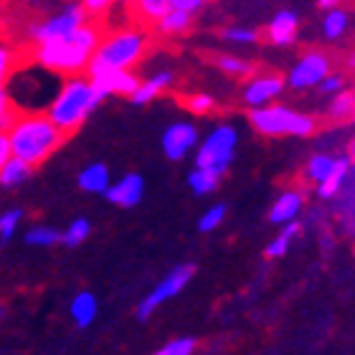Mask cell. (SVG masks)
<instances>
[{
	"label": "cell",
	"instance_id": "cell-1",
	"mask_svg": "<svg viewBox=\"0 0 355 355\" xmlns=\"http://www.w3.org/2000/svg\"><path fill=\"white\" fill-rule=\"evenodd\" d=\"M67 76L49 69L41 61L18 64L3 76V92L18 114H46L59 96Z\"/></svg>",
	"mask_w": 355,
	"mask_h": 355
},
{
	"label": "cell",
	"instance_id": "cell-2",
	"mask_svg": "<svg viewBox=\"0 0 355 355\" xmlns=\"http://www.w3.org/2000/svg\"><path fill=\"white\" fill-rule=\"evenodd\" d=\"M99 41H102L99 31L94 26L84 23V26L74 28L67 36L36 44V59L49 69H53V71H59V74L76 76L82 74L84 69H89L96 49H99Z\"/></svg>",
	"mask_w": 355,
	"mask_h": 355
},
{
	"label": "cell",
	"instance_id": "cell-3",
	"mask_svg": "<svg viewBox=\"0 0 355 355\" xmlns=\"http://www.w3.org/2000/svg\"><path fill=\"white\" fill-rule=\"evenodd\" d=\"M6 132L13 145V155L33 168L49 160L67 137V132H61L49 114H18Z\"/></svg>",
	"mask_w": 355,
	"mask_h": 355
},
{
	"label": "cell",
	"instance_id": "cell-4",
	"mask_svg": "<svg viewBox=\"0 0 355 355\" xmlns=\"http://www.w3.org/2000/svg\"><path fill=\"white\" fill-rule=\"evenodd\" d=\"M102 92L94 87V82L82 74L67 76V82L61 87L59 96L53 99V104L49 107V117L53 119V125L59 127L61 132H74L84 125V119L102 104Z\"/></svg>",
	"mask_w": 355,
	"mask_h": 355
},
{
	"label": "cell",
	"instance_id": "cell-5",
	"mask_svg": "<svg viewBox=\"0 0 355 355\" xmlns=\"http://www.w3.org/2000/svg\"><path fill=\"white\" fill-rule=\"evenodd\" d=\"M249 122L264 137H310L315 132V119L310 114L295 112L284 104L257 107L249 114Z\"/></svg>",
	"mask_w": 355,
	"mask_h": 355
},
{
	"label": "cell",
	"instance_id": "cell-6",
	"mask_svg": "<svg viewBox=\"0 0 355 355\" xmlns=\"http://www.w3.org/2000/svg\"><path fill=\"white\" fill-rule=\"evenodd\" d=\"M236 145H239V132L234 125H216L211 132L200 140L198 150H196V165L200 168H211L216 173H226L234 163V155H236Z\"/></svg>",
	"mask_w": 355,
	"mask_h": 355
},
{
	"label": "cell",
	"instance_id": "cell-7",
	"mask_svg": "<svg viewBox=\"0 0 355 355\" xmlns=\"http://www.w3.org/2000/svg\"><path fill=\"white\" fill-rule=\"evenodd\" d=\"M145 53V36L140 31H117L112 36L99 41L92 64L112 69H130L142 59Z\"/></svg>",
	"mask_w": 355,
	"mask_h": 355
},
{
	"label": "cell",
	"instance_id": "cell-8",
	"mask_svg": "<svg viewBox=\"0 0 355 355\" xmlns=\"http://www.w3.org/2000/svg\"><path fill=\"white\" fill-rule=\"evenodd\" d=\"M193 274H196V266L193 264H178L175 269H171V272L165 274L163 279L157 282L155 287L140 300V304H137V320H150L165 302L175 300V297L191 284Z\"/></svg>",
	"mask_w": 355,
	"mask_h": 355
},
{
	"label": "cell",
	"instance_id": "cell-9",
	"mask_svg": "<svg viewBox=\"0 0 355 355\" xmlns=\"http://www.w3.org/2000/svg\"><path fill=\"white\" fill-rule=\"evenodd\" d=\"M87 13L89 10L82 3H69L61 13L36 23V26H31V31H28L31 41H33V44H44V41H51V38L67 36V33H71L74 28H79V26L87 23Z\"/></svg>",
	"mask_w": 355,
	"mask_h": 355
},
{
	"label": "cell",
	"instance_id": "cell-10",
	"mask_svg": "<svg viewBox=\"0 0 355 355\" xmlns=\"http://www.w3.org/2000/svg\"><path fill=\"white\" fill-rule=\"evenodd\" d=\"M87 71H89V79L102 92L104 99L110 94L132 96L135 89L140 87V79L130 69H112V67H99V64H89Z\"/></svg>",
	"mask_w": 355,
	"mask_h": 355
},
{
	"label": "cell",
	"instance_id": "cell-11",
	"mask_svg": "<svg viewBox=\"0 0 355 355\" xmlns=\"http://www.w3.org/2000/svg\"><path fill=\"white\" fill-rule=\"evenodd\" d=\"M160 145H163V153L168 160H185V157L196 153L200 145L198 140V130L193 122H173L163 130V137H160Z\"/></svg>",
	"mask_w": 355,
	"mask_h": 355
},
{
	"label": "cell",
	"instance_id": "cell-12",
	"mask_svg": "<svg viewBox=\"0 0 355 355\" xmlns=\"http://www.w3.org/2000/svg\"><path fill=\"white\" fill-rule=\"evenodd\" d=\"M327 74H330V59H327L325 53L310 51V53H304L302 59L289 69L287 84L292 89H300V92H302V89L320 87Z\"/></svg>",
	"mask_w": 355,
	"mask_h": 355
},
{
	"label": "cell",
	"instance_id": "cell-13",
	"mask_svg": "<svg viewBox=\"0 0 355 355\" xmlns=\"http://www.w3.org/2000/svg\"><path fill=\"white\" fill-rule=\"evenodd\" d=\"M282 92H284V79H282V76H277V74L254 76L244 87V104L252 107V110L266 107V104H272Z\"/></svg>",
	"mask_w": 355,
	"mask_h": 355
},
{
	"label": "cell",
	"instance_id": "cell-14",
	"mask_svg": "<svg viewBox=\"0 0 355 355\" xmlns=\"http://www.w3.org/2000/svg\"><path fill=\"white\" fill-rule=\"evenodd\" d=\"M142 196H145V180L140 173H127V175L117 178L110 185V191L104 193V198L119 208H135L142 200Z\"/></svg>",
	"mask_w": 355,
	"mask_h": 355
},
{
	"label": "cell",
	"instance_id": "cell-15",
	"mask_svg": "<svg viewBox=\"0 0 355 355\" xmlns=\"http://www.w3.org/2000/svg\"><path fill=\"white\" fill-rule=\"evenodd\" d=\"M304 208V193L297 191V188H289V191H282L277 198H274L272 208H269V221L274 226H284V223L300 221V214Z\"/></svg>",
	"mask_w": 355,
	"mask_h": 355
},
{
	"label": "cell",
	"instance_id": "cell-16",
	"mask_svg": "<svg viewBox=\"0 0 355 355\" xmlns=\"http://www.w3.org/2000/svg\"><path fill=\"white\" fill-rule=\"evenodd\" d=\"M297 13L295 10H279V13L272 15V21H269V26H266V38H269V44L279 46V49H284V46H292L297 38Z\"/></svg>",
	"mask_w": 355,
	"mask_h": 355
},
{
	"label": "cell",
	"instance_id": "cell-17",
	"mask_svg": "<svg viewBox=\"0 0 355 355\" xmlns=\"http://www.w3.org/2000/svg\"><path fill=\"white\" fill-rule=\"evenodd\" d=\"M350 173H353V160H350V157H338V165H335V171L330 173V175H327L320 185H315V193H318V198H322V200L338 198V196L345 191V185H348Z\"/></svg>",
	"mask_w": 355,
	"mask_h": 355
},
{
	"label": "cell",
	"instance_id": "cell-18",
	"mask_svg": "<svg viewBox=\"0 0 355 355\" xmlns=\"http://www.w3.org/2000/svg\"><path fill=\"white\" fill-rule=\"evenodd\" d=\"M114 183L110 178V168L104 163H89L87 168L79 171L76 175V185L82 188L84 193H92V196H104L110 191V185Z\"/></svg>",
	"mask_w": 355,
	"mask_h": 355
},
{
	"label": "cell",
	"instance_id": "cell-19",
	"mask_svg": "<svg viewBox=\"0 0 355 355\" xmlns=\"http://www.w3.org/2000/svg\"><path fill=\"white\" fill-rule=\"evenodd\" d=\"M96 312H99V302H96V297L84 289V292H76L74 300L69 302V318L74 322L76 327H89L92 322L96 320Z\"/></svg>",
	"mask_w": 355,
	"mask_h": 355
},
{
	"label": "cell",
	"instance_id": "cell-20",
	"mask_svg": "<svg viewBox=\"0 0 355 355\" xmlns=\"http://www.w3.org/2000/svg\"><path fill=\"white\" fill-rule=\"evenodd\" d=\"M171 84H173V71H157V74H153L150 79L140 82V87L135 89V94L130 96V99H132V104H148L163 94Z\"/></svg>",
	"mask_w": 355,
	"mask_h": 355
},
{
	"label": "cell",
	"instance_id": "cell-21",
	"mask_svg": "<svg viewBox=\"0 0 355 355\" xmlns=\"http://www.w3.org/2000/svg\"><path fill=\"white\" fill-rule=\"evenodd\" d=\"M33 165L21 160V157H8L6 163H0V185L3 188H18L31 178Z\"/></svg>",
	"mask_w": 355,
	"mask_h": 355
},
{
	"label": "cell",
	"instance_id": "cell-22",
	"mask_svg": "<svg viewBox=\"0 0 355 355\" xmlns=\"http://www.w3.org/2000/svg\"><path fill=\"white\" fill-rule=\"evenodd\" d=\"M300 231H302V223H300V221H292V223H284V226H279V234H277V236H274L264 249L266 259H282V257L289 252L292 241L300 236Z\"/></svg>",
	"mask_w": 355,
	"mask_h": 355
},
{
	"label": "cell",
	"instance_id": "cell-23",
	"mask_svg": "<svg viewBox=\"0 0 355 355\" xmlns=\"http://www.w3.org/2000/svg\"><path fill=\"white\" fill-rule=\"evenodd\" d=\"M335 165H338V155H330V153H315V155L307 160V165H304V178H307L312 185H320L330 173L335 171Z\"/></svg>",
	"mask_w": 355,
	"mask_h": 355
},
{
	"label": "cell",
	"instance_id": "cell-24",
	"mask_svg": "<svg viewBox=\"0 0 355 355\" xmlns=\"http://www.w3.org/2000/svg\"><path fill=\"white\" fill-rule=\"evenodd\" d=\"M218 183H221V173L211 171V168L196 165V168L188 173V188H191L196 196H211V193L218 188Z\"/></svg>",
	"mask_w": 355,
	"mask_h": 355
},
{
	"label": "cell",
	"instance_id": "cell-25",
	"mask_svg": "<svg viewBox=\"0 0 355 355\" xmlns=\"http://www.w3.org/2000/svg\"><path fill=\"white\" fill-rule=\"evenodd\" d=\"M327 117L335 122H345V119L355 117V92H345L340 89L338 94H333V102L327 107Z\"/></svg>",
	"mask_w": 355,
	"mask_h": 355
},
{
	"label": "cell",
	"instance_id": "cell-26",
	"mask_svg": "<svg viewBox=\"0 0 355 355\" xmlns=\"http://www.w3.org/2000/svg\"><path fill=\"white\" fill-rule=\"evenodd\" d=\"M26 244L36 246V249H49L53 244H61V231L46 226V223H36L26 231Z\"/></svg>",
	"mask_w": 355,
	"mask_h": 355
},
{
	"label": "cell",
	"instance_id": "cell-27",
	"mask_svg": "<svg viewBox=\"0 0 355 355\" xmlns=\"http://www.w3.org/2000/svg\"><path fill=\"white\" fill-rule=\"evenodd\" d=\"M191 26V13L188 10H180V8H171L168 13L157 21V31L165 33V36H173V33H183Z\"/></svg>",
	"mask_w": 355,
	"mask_h": 355
},
{
	"label": "cell",
	"instance_id": "cell-28",
	"mask_svg": "<svg viewBox=\"0 0 355 355\" xmlns=\"http://www.w3.org/2000/svg\"><path fill=\"white\" fill-rule=\"evenodd\" d=\"M348 13L343 8H333V10H325V21H322V33H325L327 41H338V38L348 31Z\"/></svg>",
	"mask_w": 355,
	"mask_h": 355
},
{
	"label": "cell",
	"instance_id": "cell-29",
	"mask_svg": "<svg viewBox=\"0 0 355 355\" xmlns=\"http://www.w3.org/2000/svg\"><path fill=\"white\" fill-rule=\"evenodd\" d=\"M89 234H92V223H89L87 218H74L67 229L61 231V244L69 246V249L82 246L84 241L89 239Z\"/></svg>",
	"mask_w": 355,
	"mask_h": 355
},
{
	"label": "cell",
	"instance_id": "cell-30",
	"mask_svg": "<svg viewBox=\"0 0 355 355\" xmlns=\"http://www.w3.org/2000/svg\"><path fill=\"white\" fill-rule=\"evenodd\" d=\"M23 211L21 208H8V211H3L0 214V239L3 241H10V239L18 234V229H21V223H23Z\"/></svg>",
	"mask_w": 355,
	"mask_h": 355
},
{
	"label": "cell",
	"instance_id": "cell-31",
	"mask_svg": "<svg viewBox=\"0 0 355 355\" xmlns=\"http://www.w3.org/2000/svg\"><path fill=\"white\" fill-rule=\"evenodd\" d=\"M223 221H226V206H223V203H214V206L206 208V211L200 214L198 231L200 234H211V231L218 229Z\"/></svg>",
	"mask_w": 355,
	"mask_h": 355
},
{
	"label": "cell",
	"instance_id": "cell-32",
	"mask_svg": "<svg viewBox=\"0 0 355 355\" xmlns=\"http://www.w3.org/2000/svg\"><path fill=\"white\" fill-rule=\"evenodd\" d=\"M135 6L145 21H160L173 8V3L171 0H135Z\"/></svg>",
	"mask_w": 355,
	"mask_h": 355
},
{
	"label": "cell",
	"instance_id": "cell-33",
	"mask_svg": "<svg viewBox=\"0 0 355 355\" xmlns=\"http://www.w3.org/2000/svg\"><path fill=\"white\" fill-rule=\"evenodd\" d=\"M218 64V69H221L223 74H229V76H252L254 67L249 64L246 59H239V56H221V59L216 61Z\"/></svg>",
	"mask_w": 355,
	"mask_h": 355
},
{
	"label": "cell",
	"instance_id": "cell-34",
	"mask_svg": "<svg viewBox=\"0 0 355 355\" xmlns=\"http://www.w3.org/2000/svg\"><path fill=\"white\" fill-rule=\"evenodd\" d=\"M223 38L234 46H254L259 41V33L254 28H246V26H231L223 31Z\"/></svg>",
	"mask_w": 355,
	"mask_h": 355
},
{
	"label": "cell",
	"instance_id": "cell-35",
	"mask_svg": "<svg viewBox=\"0 0 355 355\" xmlns=\"http://www.w3.org/2000/svg\"><path fill=\"white\" fill-rule=\"evenodd\" d=\"M196 340L193 338H175V340L165 343L163 348H157L153 355H193Z\"/></svg>",
	"mask_w": 355,
	"mask_h": 355
},
{
	"label": "cell",
	"instance_id": "cell-36",
	"mask_svg": "<svg viewBox=\"0 0 355 355\" xmlns=\"http://www.w3.org/2000/svg\"><path fill=\"white\" fill-rule=\"evenodd\" d=\"M188 110H191L193 114H208V112L214 110V96H211V94L188 96Z\"/></svg>",
	"mask_w": 355,
	"mask_h": 355
},
{
	"label": "cell",
	"instance_id": "cell-37",
	"mask_svg": "<svg viewBox=\"0 0 355 355\" xmlns=\"http://www.w3.org/2000/svg\"><path fill=\"white\" fill-rule=\"evenodd\" d=\"M343 84H345V82H343V76H338V74H327L318 89L322 92V94H338V92L343 89Z\"/></svg>",
	"mask_w": 355,
	"mask_h": 355
},
{
	"label": "cell",
	"instance_id": "cell-38",
	"mask_svg": "<svg viewBox=\"0 0 355 355\" xmlns=\"http://www.w3.org/2000/svg\"><path fill=\"white\" fill-rule=\"evenodd\" d=\"M173 8H180V10H188V13H196L206 0H171Z\"/></svg>",
	"mask_w": 355,
	"mask_h": 355
},
{
	"label": "cell",
	"instance_id": "cell-39",
	"mask_svg": "<svg viewBox=\"0 0 355 355\" xmlns=\"http://www.w3.org/2000/svg\"><path fill=\"white\" fill-rule=\"evenodd\" d=\"M112 0H82V6L87 8L89 13H102V10H107L110 8Z\"/></svg>",
	"mask_w": 355,
	"mask_h": 355
},
{
	"label": "cell",
	"instance_id": "cell-40",
	"mask_svg": "<svg viewBox=\"0 0 355 355\" xmlns=\"http://www.w3.org/2000/svg\"><path fill=\"white\" fill-rule=\"evenodd\" d=\"M10 69H13V67H10V51L3 46V49H0V76H6Z\"/></svg>",
	"mask_w": 355,
	"mask_h": 355
},
{
	"label": "cell",
	"instance_id": "cell-41",
	"mask_svg": "<svg viewBox=\"0 0 355 355\" xmlns=\"http://www.w3.org/2000/svg\"><path fill=\"white\" fill-rule=\"evenodd\" d=\"M343 0H318V6L322 8V10H333V8H340Z\"/></svg>",
	"mask_w": 355,
	"mask_h": 355
},
{
	"label": "cell",
	"instance_id": "cell-42",
	"mask_svg": "<svg viewBox=\"0 0 355 355\" xmlns=\"http://www.w3.org/2000/svg\"><path fill=\"white\" fill-rule=\"evenodd\" d=\"M350 160H353V163H355V140L350 142Z\"/></svg>",
	"mask_w": 355,
	"mask_h": 355
},
{
	"label": "cell",
	"instance_id": "cell-43",
	"mask_svg": "<svg viewBox=\"0 0 355 355\" xmlns=\"http://www.w3.org/2000/svg\"><path fill=\"white\" fill-rule=\"evenodd\" d=\"M117 3H127V0H117Z\"/></svg>",
	"mask_w": 355,
	"mask_h": 355
}]
</instances>
